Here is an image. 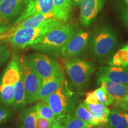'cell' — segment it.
<instances>
[{
  "instance_id": "obj_1",
  "label": "cell",
  "mask_w": 128,
  "mask_h": 128,
  "mask_svg": "<svg viewBox=\"0 0 128 128\" xmlns=\"http://www.w3.org/2000/svg\"><path fill=\"white\" fill-rule=\"evenodd\" d=\"M63 23H64L57 18L49 19L35 28H26L16 30L10 34L6 35V39L12 48L23 49L30 47L38 38Z\"/></svg>"
},
{
  "instance_id": "obj_2",
  "label": "cell",
  "mask_w": 128,
  "mask_h": 128,
  "mask_svg": "<svg viewBox=\"0 0 128 128\" xmlns=\"http://www.w3.org/2000/svg\"><path fill=\"white\" fill-rule=\"evenodd\" d=\"M76 32L72 24H62L38 38L30 47L39 51L60 50Z\"/></svg>"
},
{
  "instance_id": "obj_3",
  "label": "cell",
  "mask_w": 128,
  "mask_h": 128,
  "mask_svg": "<svg viewBox=\"0 0 128 128\" xmlns=\"http://www.w3.org/2000/svg\"><path fill=\"white\" fill-rule=\"evenodd\" d=\"M54 112L55 120L62 123L65 119L72 116L75 108L72 93L66 86V81L55 92L44 100Z\"/></svg>"
},
{
  "instance_id": "obj_4",
  "label": "cell",
  "mask_w": 128,
  "mask_h": 128,
  "mask_svg": "<svg viewBox=\"0 0 128 128\" xmlns=\"http://www.w3.org/2000/svg\"><path fill=\"white\" fill-rule=\"evenodd\" d=\"M65 69L73 86L81 91L87 86L96 66L93 62L82 59H71L65 62Z\"/></svg>"
},
{
  "instance_id": "obj_5",
  "label": "cell",
  "mask_w": 128,
  "mask_h": 128,
  "mask_svg": "<svg viewBox=\"0 0 128 128\" xmlns=\"http://www.w3.org/2000/svg\"><path fill=\"white\" fill-rule=\"evenodd\" d=\"M117 44L114 33L108 28L96 32L91 44V53L97 60H103L111 55Z\"/></svg>"
},
{
  "instance_id": "obj_6",
  "label": "cell",
  "mask_w": 128,
  "mask_h": 128,
  "mask_svg": "<svg viewBox=\"0 0 128 128\" xmlns=\"http://www.w3.org/2000/svg\"><path fill=\"white\" fill-rule=\"evenodd\" d=\"M32 0H4L0 4V33H5L11 24L23 12Z\"/></svg>"
},
{
  "instance_id": "obj_7",
  "label": "cell",
  "mask_w": 128,
  "mask_h": 128,
  "mask_svg": "<svg viewBox=\"0 0 128 128\" xmlns=\"http://www.w3.org/2000/svg\"><path fill=\"white\" fill-rule=\"evenodd\" d=\"M20 64L23 76L27 103L32 104L36 102L37 94L40 87L42 79L32 68L28 56H22L20 58Z\"/></svg>"
},
{
  "instance_id": "obj_8",
  "label": "cell",
  "mask_w": 128,
  "mask_h": 128,
  "mask_svg": "<svg viewBox=\"0 0 128 128\" xmlns=\"http://www.w3.org/2000/svg\"><path fill=\"white\" fill-rule=\"evenodd\" d=\"M28 58L35 72L42 80L56 76L63 71L60 64L44 54L35 53Z\"/></svg>"
},
{
  "instance_id": "obj_9",
  "label": "cell",
  "mask_w": 128,
  "mask_h": 128,
  "mask_svg": "<svg viewBox=\"0 0 128 128\" xmlns=\"http://www.w3.org/2000/svg\"><path fill=\"white\" fill-rule=\"evenodd\" d=\"M90 34L88 32L80 30L76 32L66 45L60 50L64 56L72 59L81 55L85 50L88 44Z\"/></svg>"
},
{
  "instance_id": "obj_10",
  "label": "cell",
  "mask_w": 128,
  "mask_h": 128,
  "mask_svg": "<svg viewBox=\"0 0 128 128\" xmlns=\"http://www.w3.org/2000/svg\"><path fill=\"white\" fill-rule=\"evenodd\" d=\"M98 84L103 81H110L118 84L128 85V67L101 66L97 74Z\"/></svg>"
},
{
  "instance_id": "obj_11",
  "label": "cell",
  "mask_w": 128,
  "mask_h": 128,
  "mask_svg": "<svg viewBox=\"0 0 128 128\" xmlns=\"http://www.w3.org/2000/svg\"><path fill=\"white\" fill-rule=\"evenodd\" d=\"M54 0H32L12 26L32 16L54 12Z\"/></svg>"
},
{
  "instance_id": "obj_12",
  "label": "cell",
  "mask_w": 128,
  "mask_h": 128,
  "mask_svg": "<svg viewBox=\"0 0 128 128\" xmlns=\"http://www.w3.org/2000/svg\"><path fill=\"white\" fill-rule=\"evenodd\" d=\"M103 0H81L80 3V22L88 28L102 8Z\"/></svg>"
},
{
  "instance_id": "obj_13",
  "label": "cell",
  "mask_w": 128,
  "mask_h": 128,
  "mask_svg": "<svg viewBox=\"0 0 128 128\" xmlns=\"http://www.w3.org/2000/svg\"><path fill=\"white\" fill-rule=\"evenodd\" d=\"M64 71L56 76L42 80V84L37 94L36 101L44 100L48 96L58 89L65 81Z\"/></svg>"
},
{
  "instance_id": "obj_14",
  "label": "cell",
  "mask_w": 128,
  "mask_h": 128,
  "mask_svg": "<svg viewBox=\"0 0 128 128\" xmlns=\"http://www.w3.org/2000/svg\"><path fill=\"white\" fill-rule=\"evenodd\" d=\"M22 72L20 57L17 55H14L11 59L0 80V84L14 86L20 78Z\"/></svg>"
},
{
  "instance_id": "obj_15",
  "label": "cell",
  "mask_w": 128,
  "mask_h": 128,
  "mask_svg": "<svg viewBox=\"0 0 128 128\" xmlns=\"http://www.w3.org/2000/svg\"><path fill=\"white\" fill-rule=\"evenodd\" d=\"M52 18H56L55 17L54 12H49V13L48 14H38V15L32 16V17H28V18L23 20L22 22L12 26L5 32L4 34L6 35H8L12 33L15 30L19 29V28H35V27L42 24L43 23H44V22H46L48 20Z\"/></svg>"
},
{
  "instance_id": "obj_16",
  "label": "cell",
  "mask_w": 128,
  "mask_h": 128,
  "mask_svg": "<svg viewBox=\"0 0 128 128\" xmlns=\"http://www.w3.org/2000/svg\"><path fill=\"white\" fill-rule=\"evenodd\" d=\"M98 84L104 87L107 92L113 97L116 106L124 96L128 94V85L118 84L110 81H101Z\"/></svg>"
},
{
  "instance_id": "obj_17",
  "label": "cell",
  "mask_w": 128,
  "mask_h": 128,
  "mask_svg": "<svg viewBox=\"0 0 128 128\" xmlns=\"http://www.w3.org/2000/svg\"><path fill=\"white\" fill-rule=\"evenodd\" d=\"M83 104L92 116L98 120L100 125L103 126L108 124L110 110L106 106L101 103L96 104L83 103Z\"/></svg>"
},
{
  "instance_id": "obj_18",
  "label": "cell",
  "mask_w": 128,
  "mask_h": 128,
  "mask_svg": "<svg viewBox=\"0 0 128 128\" xmlns=\"http://www.w3.org/2000/svg\"><path fill=\"white\" fill-rule=\"evenodd\" d=\"M108 123L109 128H128V112L114 108L110 111Z\"/></svg>"
},
{
  "instance_id": "obj_19",
  "label": "cell",
  "mask_w": 128,
  "mask_h": 128,
  "mask_svg": "<svg viewBox=\"0 0 128 128\" xmlns=\"http://www.w3.org/2000/svg\"><path fill=\"white\" fill-rule=\"evenodd\" d=\"M72 4L71 0H54V12L56 18L65 23L70 16Z\"/></svg>"
},
{
  "instance_id": "obj_20",
  "label": "cell",
  "mask_w": 128,
  "mask_h": 128,
  "mask_svg": "<svg viewBox=\"0 0 128 128\" xmlns=\"http://www.w3.org/2000/svg\"><path fill=\"white\" fill-rule=\"evenodd\" d=\"M26 104L28 103L24 85L23 72H22L18 81L14 85V103L12 105L15 108H24Z\"/></svg>"
},
{
  "instance_id": "obj_21",
  "label": "cell",
  "mask_w": 128,
  "mask_h": 128,
  "mask_svg": "<svg viewBox=\"0 0 128 128\" xmlns=\"http://www.w3.org/2000/svg\"><path fill=\"white\" fill-rule=\"evenodd\" d=\"M74 116L89 124L90 127L101 126L95 117L92 116L83 103H80L74 111Z\"/></svg>"
},
{
  "instance_id": "obj_22",
  "label": "cell",
  "mask_w": 128,
  "mask_h": 128,
  "mask_svg": "<svg viewBox=\"0 0 128 128\" xmlns=\"http://www.w3.org/2000/svg\"><path fill=\"white\" fill-rule=\"evenodd\" d=\"M110 66L128 67V42L119 49L108 62Z\"/></svg>"
},
{
  "instance_id": "obj_23",
  "label": "cell",
  "mask_w": 128,
  "mask_h": 128,
  "mask_svg": "<svg viewBox=\"0 0 128 128\" xmlns=\"http://www.w3.org/2000/svg\"><path fill=\"white\" fill-rule=\"evenodd\" d=\"M20 118L23 128H36V113L34 106L24 110L20 114Z\"/></svg>"
},
{
  "instance_id": "obj_24",
  "label": "cell",
  "mask_w": 128,
  "mask_h": 128,
  "mask_svg": "<svg viewBox=\"0 0 128 128\" xmlns=\"http://www.w3.org/2000/svg\"><path fill=\"white\" fill-rule=\"evenodd\" d=\"M34 107L36 117L44 118L52 122L55 120V116L54 112L44 101H39V102L34 105Z\"/></svg>"
},
{
  "instance_id": "obj_25",
  "label": "cell",
  "mask_w": 128,
  "mask_h": 128,
  "mask_svg": "<svg viewBox=\"0 0 128 128\" xmlns=\"http://www.w3.org/2000/svg\"><path fill=\"white\" fill-rule=\"evenodd\" d=\"M14 86L0 84V102L7 105L14 103Z\"/></svg>"
},
{
  "instance_id": "obj_26",
  "label": "cell",
  "mask_w": 128,
  "mask_h": 128,
  "mask_svg": "<svg viewBox=\"0 0 128 128\" xmlns=\"http://www.w3.org/2000/svg\"><path fill=\"white\" fill-rule=\"evenodd\" d=\"M94 92L99 103L103 104L106 106L111 105L114 103L113 97L107 92L104 87L101 86L98 88L94 90Z\"/></svg>"
},
{
  "instance_id": "obj_27",
  "label": "cell",
  "mask_w": 128,
  "mask_h": 128,
  "mask_svg": "<svg viewBox=\"0 0 128 128\" xmlns=\"http://www.w3.org/2000/svg\"><path fill=\"white\" fill-rule=\"evenodd\" d=\"M64 128H88V124L75 116L67 118L62 123Z\"/></svg>"
},
{
  "instance_id": "obj_28",
  "label": "cell",
  "mask_w": 128,
  "mask_h": 128,
  "mask_svg": "<svg viewBox=\"0 0 128 128\" xmlns=\"http://www.w3.org/2000/svg\"><path fill=\"white\" fill-rule=\"evenodd\" d=\"M10 54L9 44L6 42H0V66L7 61Z\"/></svg>"
},
{
  "instance_id": "obj_29",
  "label": "cell",
  "mask_w": 128,
  "mask_h": 128,
  "mask_svg": "<svg viewBox=\"0 0 128 128\" xmlns=\"http://www.w3.org/2000/svg\"><path fill=\"white\" fill-rule=\"evenodd\" d=\"M52 123V122L49 120L36 117V128H50Z\"/></svg>"
},
{
  "instance_id": "obj_30",
  "label": "cell",
  "mask_w": 128,
  "mask_h": 128,
  "mask_svg": "<svg viewBox=\"0 0 128 128\" xmlns=\"http://www.w3.org/2000/svg\"><path fill=\"white\" fill-rule=\"evenodd\" d=\"M12 116V113L8 109L4 108H0V124L8 120Z\"/></svg>"
},
{
  "instance_id": "obj_31",
  "label": "cell",
  "mask_w": 128,
  "mask_h": 128,
  "mask_svg": "<svg viewBox=\"0 0 128 128\" xmlns=\"http://www.w3.org/2000/svg\"><path fill=\"white\" fill-rule=\"evenodd\" d=\"M84 103L88 104H96L99 103L94 92H90L86 94V99Z\"/></svg>"
},
{
  "instance_id": "obj_32",
  "label": "cell",
  "mask_w": 128,
  "mask_h": 128,
  "mask_svg": "<svg viewBox=\"0 0 128 128\" xmlns=\"http://www.w3.org/2000/svg\"><path fill=\"white\" fill-rule=\"evenodd\" d=\"M117 106L119 107L124 111L128 112V94L124 96V98L120 101Z\"/></svg>"
},
{
  "instance_id": "obj_33",
  "label": "cell",
  "mask_w": 128,
  "mask_h": 128,
  "mask_svg": "<svg viewBox=\"0 0 128 128\" xmlns=\"http://www.w3.org/2000/svg\"><path fill=\"white\" fill-rule=\"evenodd\" d=\"M122 19L124 24L128 29V7L125 8L122 13Z\"/></svg>"
},
{
  "instance_id": "obj_34",
  "label": "cell",
  "mask_w": 128,
  "mask_h": 128,
  "mask_svg": "<svg viewBox=\"0 0 128 128\" xmlns=\"http://www.w3.org/2000/svg\"><path fill=\"white\" fill-rule=\"evenodd\" d=\"M50 128H64V127L62 123L56 120H55L53 122Z\"/></svg>"
},
{
  "instance_id": "obj_35",
  "label": "cell",
  "mask_w": 128,
  "mask_h": 128,
  "mask_svg": "<svg viewBox=\"0 0 128 128\" xmlns=\"http://www.w3.org/2000/svg\"><path fill=\"white\" fill-rule=\"evenodd\" d=\"M72 3L73 2V4L75 5V6H79L81 3V0H71Z\"/></svg>"
},
{
  "instance_id": "obj_36",
  "label": "cell",
  "mask_w": 128,
  "mask_h": 128,
  "mask_svg": "<svg viewBox=\"0 0 128 128\" xmlns=\"http://www.w3.org/2000/svg\"><path fill=\"white\" fill-rule=\"evenodd\" d=\"M6 38V36L5 34H2L1 35H0V40H3V39H5Z\"/></svg>"
},
{
  "instance_id": "obj_37",
  "label": "cell",
  "mask_w": 128,
  "mask_h": 128,
  "mask_svg": "<svg viewBox=\"0 0 128 128\" xmlns=\"http://www.w3.org/2000/svg\"><path fill=\"white\" fill-rule=\"evenodd\" d=\"M88 128H104L103 127V126H92V127H90Z\"/></svg>"
},
{
  "instance_id": "obj_38",
  "label": "cell",
  "mask_w": 128,
  "mask_h": 128,
  "mask_svg": "<svg viewBox=\"0 0 128 128\" xmlns=\"http://www.w3.org/2000/svg\"><path fill=\"white\" fill-rule=\"evenodd\" d=\"M23 128V126L22 125V124H20V125L18 126V128Z\"/></svg>"
},
{
  "instance_id": "obj_39",
  "label": "cell",
  "mask_w": 128,
  "mask_h": 128,
  "mask_svg": "<svg viewBox=\"0 0 128 128\" xmlns=\"http://www.w3.org/2000/svg\"><path fill=\"white\" fill-rule=\"evenodd\" d=\"M124 1H125V2H126V4H127L128 6V0H124Z\"/></svg>"
},
{
  "instance_id": "obj_40",
  "label": "cell",
  "mask_w": 128,
  "mask_h": 128,
  "mask_svg": "<svg viewBox=\"0 0 128 128\" xmlns=\"http://www.w3.org/2000/svg\"><path fill=\"white\" fill-rule=\"evenodd\" d=\"M3 1H4V0H0V4H1V3H2V2Z\"/></svg>"
}]
</instances>
